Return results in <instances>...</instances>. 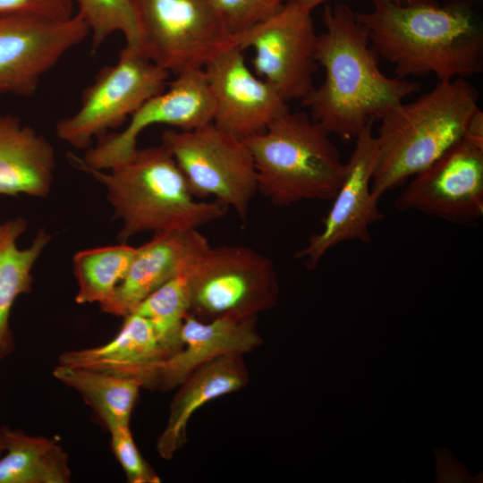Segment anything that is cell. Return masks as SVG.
<instances>
[{
	"label": "cell",
	"mask_w": 483,
	"mask_h": 483,
	"mask_svg": "<svg viewBox=\"0 0 483 483\" xmlns=\"http://www.w3.org/2000/svg\"><path fill=\"white\" fill-rule=\"evenodd\" d=\"M322 21L315 57L325 79L301 103L330 134L354 140L421 87L381 71L368 30L348 4L325 5Z\"/></svg>",
	"instance_id": "1"
},
{
	"label": "cell",
	"mask_w": 483,
	"mask_h": 483,
	"mask_svg": "<svg viewBox=\"0 0 483 483\" xmlns=\"http://www.w3.org/2000/svg\"><path fill=\"white\" fill-rule=\"evenodd\" d=\"M372 2L370 11L356 13V17L396 77L434 75L448 81L483 72V30L470 4Z\"/></svg>",
	"instance_id": "2"
},
{
	"label": "cell",
	"mask_w": 483,
	"mask_h": 483,
	"mask_svg": "<svg viewBox=\"0 0 483 483\" xmlns=\"http://www.w3.org/2000/svg\"><path fill=\"white\" fill-rule=\"evenodd\" d=\"M73 165L106 188L114 217L122 222L121 242L144 232L199 229L223 217L229 209L215 199L196 198L162 143L138 148L126 160L107 170Z\"/></svg>",
	"instance_id": "3"
},
{
	"label": "cell",
	"mask_w": 483,
	"mask_h": 483,
	"mask_svg": "<svg viewBox=\"0 0 483 483\" xmlns=\"http://www.w3.org/2000/svg\"><path fill=\"white\" fill-rule=\"evenodd\" d=\"M479 92L465 78L438 81L413 101L380 118L377 160L371 181L377 199L427 168L464 134L479 106Z\"/></svg>",
	"instance_id": "4"
},
{
	"label": "cell",
	"mask_w": 483,
	"mask_h": 483,
	"mask_svg": "<svg viewBox=\"0 0 483 483\" xmlns=\"http://www.w3.org/2000/svg\"><path fill=\"white\" fill-rule=\"evenodd\" d=\"M330 133L305 112L288 111L244 140L258 191L275 207L332 200L345 170Z\"/></svg>",
	"instance_id": "5"
},
{
	"label": "cell",
	"mask_w": 483,
	"mask_h": 483,
	"mask_svg": "<svg viewBox=\"0 0 483 483\" xmlns=\"http://www.w3.org/2000/svg\"><path fill=\"white\" fill-rule=\"evenodd\" d=\"M137 47L168 72L203 69L236 45L213 0H131Z\"/></svg>",
	"instance_id": "6"
},
{
	"label": "cell",
	"mask_w": 483,
	"mask_h": 483,
	"mask_svg": "<svg viewBox=\"0 0 483 483\" xmlns=\"http://www.w3.org/2000/svg\"><path fill=\"white\" fill-rule=\"evenodd\" d=\"M187 278L190 313L204 321L256 318L275 306L279 297L274 262L245 245L209 246Z\"/></svg>",
	"instance_id": "7"
},
{
	"label": "cell",
	"mask_w": 483,
	"mask_h": 483,
	"mask_svg": "<svg viewBox=\"0 0 483 483\" xmlns=\"http://www.w3.org/2000/svg\"><path fill=\"white\" fill-rule=\"evenodd\" d=\"M162 144L196 198L212 197L246 221L258 191L254 161L243 140L210 123L187 131L166 130Z\"/></svg>",
	"instance_id": "8"
},
{
	"label": "cell",
	"mask_w": 483,
	"mask_h": 483,
	"mask_svg": "<svg viewBox=\"0 0 483 483\" xmlns=\"http://www.w3.org/2000/svg\"><path fill=\"white\" fill-rule=\"evenodd\" d=\"M169 73L148 60L137 46L126 45L114 64L106 66L83 91L80 105L55 126L57 137L79 149L122 125L150 97L167 86Z\"/></svg>",
	"instance_id": "9"
},
{
	"label": "cell",
	"mask_w": 483,
	"mask_h": 483,
	"mask_svg": "<svg viewBox=\"0 0 483 483\" xmlns=\"http://www.w3.org/2000/svg\"><path fill=\"white\" fill-rule=\"evenodd\" d=\"M311 13L292 0L270 17L234 35L242 50H253V72L287 102L301 101L315 87L318 34Z\"/></svg>",
	"instance_id": "10"
},
{
	"label": "cell",
	"mask_w": 483,
	"mask_h": 483,
	"mask_svg": "<svg viewBox=\"0 0 483 483\" xmlns=\"http://www.w3.org/2000/svg\"><path fill=\"white\" fill-rule=\"evenodd\" d=\"M166 88L147 100L119 132L100 138L84 157L70 154L73 165L107 170L126 160L138 148L139 136L147 128L162 124L187 131L213 123L214 103L203 69L175 74Z\"/></svg>",
	"instance_id": "11"
},
{
	"label": "cell",
	"mask_w": 483,
	"mask_h": 483,
	"mask_svg": "<svg viewBox=\"0 0 483 483\" xmlns=\"http://www.w3.org/2000/svg\"><path fill=\"white\" fill-rule=\"evenodd\" d=\"M89 35L77 13L65 20L0 16V94L31 96L43 76Z\"/></svg>",
	"instance_id": "12"
},
{
	"label": "cell",
	"mask_w": 483,
	"mask_h": 483,
	"mask_svg": "<svg viewBox=\"0 0 483 483\" xmlns=\"http://www.w3.org/2000/svg\"><path fill=\"white\" fill-rule=\"evenodd\" d=\"M394 207L454 224L476 225L483 215V146L462 138L413 176Z\"/></svg>",
	"instance_id": "13"
},
{
	"label": "cell",
	"mask_w": 483,
	"mask_h": 483,
	"mask_svg": "<svg viewBox=\"0 0 483 483\" xmlns=\"http://www.w3.org/2000/svg\"><path fill=\"white\" fill-rule=\"evenodd\" d=\"M369 124L355 139L354 148L345 163L342 183L322 221V229L308 239L294 258L315 269L325 255L349 241L369 242V227L382 220L378 199L371 192V181L377 160V142Z\"/></svg>",
	"instance_id": "14"
},
{
	"label": "cell",
	"mask_w": 483,
	"mask_h": 483,
	"mask_svg": "<svg viewBox=\"0 0 483 483\" xmlns=\"http://www.w3.org/2000/svg\"><path fill=\"white\" fill-rule=\"evenodd\" d=\"M237 45L203 68L214 103L213 123L245 140L290 110L288 102L250 69Z\"/></svg>",
	"instance_id": "15"
},
{
	"label": "cell",
	"mask_w": 483,
	"mask_h": 483,
	"mask_svg": "<svg viewBox=\"0 0 483 483\" xmlns=\"http://www.w3.org/2000/svg\"><path fill=\"white\" fill-rule=\"evenodd\" d=\"M209 246L199 229L155 233L149 241L136 247L123 279L99 305L101 310L128 316L165 282L188 272Z\"/></svg>",
	"instance_id": "16"
},
{
	"label": "cell",
	"mask_w": 483,
	"mask_h": 483,
	"mask_svg": "<svg viewBox=\"0 0 483 483\" xmlns=\"http://www.w3.org/2000/svg\"><path fill=\"white\" fill-rule=\"evenodd\" d=\"M182 348L162 364L156 387H178L200 366L225 355H244L259 347L263 339L256 318L220 317L201 320L191 313L181 333Z\"/></svg>",
	"instance_id": "17"
},
{
	"label": "cell",
	"mask_w": 483,
	"mask_h": 483,
	"mask_svg": "<svg viewBox=\"0 0 483 483\" xmlns=\"http://www.w3.org/2000/svg\"><path fill=\"white\" fill-rule=\"evenodd\" d=\"M167 358L150 321L131 313L124 317L123 326L111 341L92 348L64 352L59 363L134 377L143 383V387H156Z\"/></svg>",
	"instance_id": "18"
},
{
	"label": "cell",
	"mask_w": 483,
	"mask_h": 483,
	"mask_svg": "<svg viewBox=\"0 0 483 483\" xmlns=\"http://www.w3.org/2000/svg\"><path fill=\"white\" fill-rule=\"evenodd\" d=\"M248 382L243 355L222 356L194 370L178 386L172 400L166 426L157 441L159 455L171 459L186 443L188 423L199 408L244 388Z\"/></svg>",
	"instance_id": "19"
},
{
	"label": "cell",
	"mask_w": 483,
	"mask_h": 483,
	"mask_svg": "<svg viewBox=\"0 0 483 483\" xmlns=\"http://www.w3.org/2000/svg\"><path fill=\"white\" fill-rule=\"evenodd\" d=\"M55 171L52 144L19 118L0 115V195L45 198Z\"/></svg>",
	"instance_id": "20"
},
{
	"label": "cell",
	"mask_w": 483,
	"mask_h": 483,
	"mask_svg": "<svg viewBox=\"0 0 483 483\" xmlns=\"http://www.w3.org/2000/svg\"><path fill=\"white\" fill-rule=\"evenodd\" d=\"M27 226V221L20 216L0 221V361L15 348L10 327L13 303L20 295L31 291L32 268L53 237L44 228L39 229L32 243L20 249L17 240Z\"/></svg>",
	"instance_id": "21"
},
{
	"label": "cell",
	"mask_w": 483,
	"mask_h": 483,
	"mask_svg": "<svg viewBox=\"0 0 483 483\" xmlns=\"http://www.w3.org/2000/svg\"><path fill=\"white\" fill-rule=\"evenodd\" d=\"M4 451L0 483H67L72 471L66 451L55 440L1 428Z\"/></svg>",
	"instance_id": "22"
},
{
	"label": "cell",
	"mask_w": 483,
	"mask_h": 483,
	"mask_svg": "<svg viewBox=\"0 0 483 483\" xmlns=\"http://www.w3.org/2000/svg\"><path fill=\"white\" fill-rule=\"evenodd\" d=\"M53 375L82 396L109 432L129 426L140 390L143 387L140 379L60 363L54 369Z\"/></svg>",
	"instance_id": "23"
},
{
	"label": "cell",
	"mask_w": 483,
	"mask_h": 483,
	"mask_svg": "<svg viewBox=\"0 0 483 483\" xmlns=\"http://www.w3.org/2000/svg\"><path fill=\"white\" fill-rule=\"evenodd\" d=\"M136 247L125 242L78 251L72 259L79 304L105 302L123 279Z\"/></svg>",
	"instance_id": "24"
},
{
	"label": "cell",
	"mask_w": 483,
	"mask_h": 483,
	"mask_svg": "<svg viewBox=\"0 0 483 483\" xmlns=\"http://www.w3.org/2000/svg\"><path fill=\"white\" fill-rule=\"evenodd\" d=\"M190 310V288L185 272L175 275L155 290L132 313L150 321L169 358L182 348V328Z\"/></svg>",
	"instance_id": "25"
},
{
	"label": "cell",
	"mask_w": 483,
	"mask_h": 483,
	"mask_svg": "<svg viewBox=\"0 0 483 483\" xmlns=\"http://www.w3.org/2000/svg\"><path fill=\"white\" fill-rule=\"evenodd\" d=\"M97 51L113 34L121 33L126 45L137 46L138 26L131 0H73Z\"/></svg>",
	"instance_id": "26"
},
{
	"label": "cell",
	"mask_w": 483,
	"mask_h": 483,
	"mask_svg": "<svg viewBox=\"0 0 483 483\" xmlns=\"http://www.w3.org/2000/svg\"><path fill=\"white\" fill-rule=\"evenodd\" d=\"M292 0H213L234 35L270 17Z\"/></svg>",
	"instance_id": "27"
},
{
	"label": "cell",
	"mask_w": 483,
	"mask_h": 483,
	"mask_svg": "<svg viewBox=\"0 0 483 483\" xmlns=\"http://www.w3.org/2000/svg\"><path fill=\"white\" fill-rule=\"evenodd\" d=\"M111 447L131 483H159L160 478L140 453L129 426L110 431Z\"/></svg>",
	"instance_id": "28"
},
{
	"label": "cell",
	"mask_w": 483,
	"mask_h": 483,
	"mask_svg": "<svg viewBox=\"0 0 483 483\" xmlns=\"http://www.w3.org/2000/svg\"><path fill=\"white\" fill-rule=\"evenodd\" d=\"M73 0H0V16L36 15L65 20L73 13Z\"/></svg>",
	"instance_id": "29"
},
{
	"label": "cell",
	"mask_w": 483,
	"mask_h": 483,
	"mask_svg": "<svg viewBox=\"0 0 483 483\" xmlns=\"http://www.w3.org/2000/svg\"><path fill=\"white\" fill-rule=\"evenodd\" d=\"M301 6L312 12L320 4H325L328 0H295ZM372 1V0H371Z\"/></svg>",
	"instance_id": "30"
},
{
	"label": "cell",
	"mask_w": 483,
	"mask_h": 483,
	"mask_svg": "<svg viewBox=\"0 0 483 483\" xmlns=\"http://www.w3.org/2000/svg\"><path fill=\"white\" fill-rule=\"evenodd\" d=\"M396 3H399V4H411V3H413V2H416L418 0H393Z\"/></svg>",
	"instance_id": "31"
},
{
	"label": "cell",
	"mask_w": 483,
	"mask_h": 483,
	"mask_svg": "<svg viewBox=\"0 0 483 483\" xmlns=\"http://www.w3.org/2000/svg\"><path fill=\"white\" fill-rule=\"evenodd\" d=\"M3 452H4L3 436H2V430L0 429V455Z\"/></svg>",
	"instance_id": "32"
},
{
	"label": "cell",
	"mask_w": 483,
	"mask_h": 483,
	"mask_svg": "<svg viewBox=\"0 0 483 483\" xmlns=\"http://www.w3.org/2000/svg\"><path fill=\"white\" fill-rule=\"evenodd\" d=\"M453 1H462V2H465V3H468V4H471V3L477 2V1H479V0H453Z\"/></svg>",
	"instance_id": "33"
}]
</instances>
